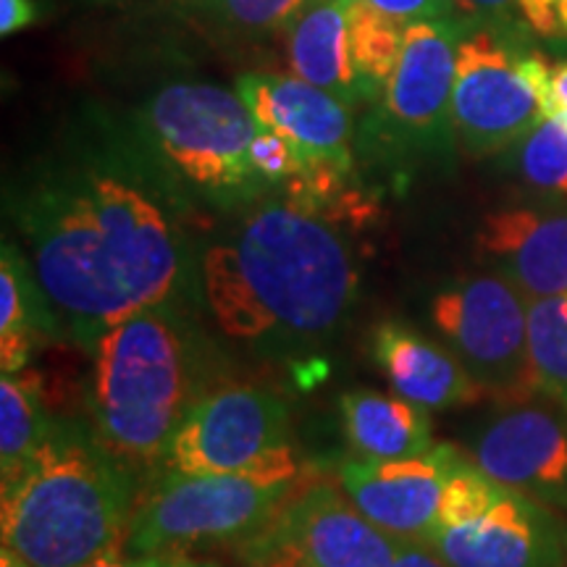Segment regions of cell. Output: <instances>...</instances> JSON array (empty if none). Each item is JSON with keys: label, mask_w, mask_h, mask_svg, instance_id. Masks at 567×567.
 I'll return each mask as SVG.
<instances>
[{"label": "cell", "mask_w": 567, "mask_h": 567, "mask_svg": "<svg viewBox=\"0 0 567 567\" xmlns=\"http://www.w3.org/2000/svg\"><path fill=\"white\" fill-rule=\"evenodd\" d=\"M184 184L145 137L95 124L6 193L59 334L92 352L105 331L176 305L195 274Z\"/></svg>", "instance_id": "cell-1"}, {"label": "cell", "mask_w": 567, "mask_h": 567, "mask_svg": "<svg viewBox=\"0 0 567 567\" xmlns=\"http://www.w3.org/2000/svg\"><path fill=\"white\" fill-rule=\"evenodd\" d=\"M203 292L226 337L260 347L329 339L358 295L350 247L316 213L266 200L200 260Z\"/></svg>", "instance_id": "cell-2"}, {"label": "cell", "mask_w": 567, "mask_h": 567, "mask_svg": "<svg viewBox=\"0 0 567 567\" xmlns=\"http://www.w3.org/2000/svg\"><path fill=\"white\" fill-rule=\"evenodd\" d=\"M0 486L3 547L32 567H84L124 549L137 509V476L76 421H55L30 463Z\"/></svg>", "instance_id": "cell-3"}, {"label": "cell", "mask_w": 567, "mask_h": 567, "mask_svg": "<svg viewBox=\"0 0 567 567\" xmlns=\"http://www.w3.org/2000/svg\"><path fill=\"white\" fill-rule=\"evenodd\" d=\"M90 425L137 476L161 465L193 402V350L176 305L126 318L92 347Z\"/></svg>", "instance_id": "cell-4"}, {"label": "cell", "mask_w": 567, "mask_h": 567, "mask_svg": "<svg viewBox=\"0 0 567 567\" xmlns=\"http://www.w3.org/2000/svg\"><path fill=\"white\" fill-rule=\"evenodd\" d=\"M302 478L289 444L245 471L161 476L134 509L124 549L132 555H184L203 544H239L279 513Z\"/></svg>", "instance_id": "cell-5"}, {"label": "cell", "mask_w": 567, "mask_h": 567, "mask_svg": "<svg viewBox=\"0 0 567 567\" xmlns=\"http://www.w3.org/2000/svg\"><path fill=\"white\" fill-rule=\"evenodd\" d=\"M140 130L184 187L216 208L258 203L274 189L250 158L258 124L237 90L166 84L142 109Z\"/></svg>", "instance_id": "cell-6"}, {"label": "cell", "mask_w": 567, "mask_h": 567, "mask_svg": "<svg viewBox=\"0 0 567 567\" xmlns=\"http://www.w3.org/2000/svg\"><path fill=\"white\" fill-rule=\"evenodd\" d=\"M467 30L457 19L405 24V42L384 95L360 132V151L408 172L415 163H450L457 132L452 90L457 48Z\"/></svg>", "instance_id": "cell-7"}, {"label": "cell", "mask_w": 567, "mask_h": 567, "mask_svg": "<svg viewBox=\"0 0 567 567\" xmlns=\"http://www.w3.org/2000/svg\"><path fill=\"white\" fill-rule=\"evenodd\" d=\"M431 318L486 400L499 408L536 400L528 297L513 281L486 274L450 284L431 302Z\"/></svg>", "instance_id": "cell-8"}, {"label": "cell", "mask_w": 567, "mask_h": 567, "mask_svg": "<svg viewBox=\"0 0 567 567\" xmlns=\"http://www.w3.org/2000/svg\"><path fill=\"white\" fill-rule=\"evenodd\" d=\"M400 542L373 526L344 492L302 478L237 551L250 567H392Z\"/></svg>", "instance_id": "cell-9"}, {"label": "cell", "mask_w": 567, "mask_h": 567, "mask_svg": "<svg viewBox=\"0 0 567 567\" xmlns=\"http://www.w3.org/2000/svg\"><path fill=\"white\" fill-rule=\"evenodd\" d=\"M289 444V410L268 389L226 386L187 410L161 460V476L245 471Z\"/></svg>", "instance_id": "cell-10"}, {"label": "cell", "mask_w": 567, "mask_h": 567, "mask_svg": "<svg viewBox=\"0 0 567 567\" xmlns=\"http://www.w3.org/2000/svg\"><path fill=\"white\" fill-rule=\"evenodd\" d=\"M515 42L494 30L467 32L457 48L452 118L473 158L505 153L544 122L542 105L517 71Z\"/></svg>", "instance_id": "cell-11"}, {"label": "cell", "mask_w": 567, "mask_h": 567, "mask_svg": "<svg viewBox=\"0 0 567 567\" xmlns=\"http://www.w3.org/2000/svg\"><path fill=\"white\" fill-rule=\"evenodd\" d=\"M450 567H567V534L534 496L496 481L463 520L434 526L423 538Z\"/></svg>", "instance_id": "cell-12"}, {"label": "cell", "mask_w": 567, "mask_h": 567, "mask_svg": "<svg viewBox=\"0 0 567 567\" xmlns=\"http://www.w3.org/2000/svg\"><path fill=\"white\" fill-rule=\"evenodd\" d=\"M471 457L509 488L567 513V413L523 402L499 408L471 436Z\"/></svg>", "instance_id": "cell-13"}, {"label": "cell", "mask_w": 567, "mask_h": 567, "mask_svg": "<svg viewBox=\"0 0 567 567\" xmlns=\"http://www.w3.org/2000/svg\"><path fill=\"white\" fill-rule=\"evenodd\" d=\"M457 446L434 444L423 455L400 460L350 457L337 467L342 492L373 526L421 544L439 520L446 473Z\"/></svg>", "instance_id": "cell-14"}, {"label": "cell", "mask_w": 567, "mask_h": 567, "mask_svg": "<svg viewBox=\"0 0 567 567\" xmlns=\"http://www.w3.org/2000/svg\"><path fill=\"white\" fill-rule=\"evenodd\" d=\"M237 95L252 113L258 130H274L300 151L305 168L331 166L354 174L350 105L300 76H237Z\"/></svg>", "instance_id": "cell-15"}, {"label": "cell", "mask_w": 567, "mask_h": 567, "mask_svg": "<svg viewBox=\"0 0 567 567\" xmlns=\"http://www.w3.org/2000/svg\"><path fill=\"white\" fill-rule=\"evenodd\" d=\"M476 247L528 300L567 295V210L488 213L478 226Z\"/></svg>", "instance_id": "cell-16"}, {"label": "cell", "mask_w": 567, "mask_h": 567, "mask_svg": "<svg viewBox=\"0 0 567 567\" xmlns=\"http://www.w3.org/2000/svg\"><path fill=\"white\" fill-rule=\"evenodd\" d=\"M373 360L392 389L425 410H450L486 400L463 363L405 323L386 321L373 334Z\"/></svg>", "instance_id": "cell-17"}, {"label": "cell", "mask_w": 567, "mask_h": 567, "mask_svg": "<svg viewBox=\"0 0 567 567\" xmlns=\"http://www.w3.org/2000/svg\"><path fill=\"white\" fill-rule=\"evenodd\" d=\"M350 6L352 0H305L284 32L292 74L352 109L363 97L350 55Z\"/></svg>", "instance_id": "cell-18"}, {"label": "cell", "mask_w": 567, "mask_h": 567, "mask_svg": "<svg viewBox=\"0 0 567 567\" xmlns=\"http://www.w3.org/2000/svg\"><path fill=\"white\" fill-rule=\"evenodd\" d=\"M347 442L358 457L400 460L434 446L429 410L400 394L358 389L339 396Z\"/></svg>", "instance_id": "cell-19"}, {"label": "cell", "mask_w": 567, "mask_h": 567, "mask_svg": "<svg viewBox=\"0 0 567 567\" xmlns=\"http://www.w3.org/2000/svg\"><path fill=\"white\" fill-rule=\"evenodd\" d=\"M45 339H61L24 250L6 239L0 250V371L21 373Z\"/></svg>", "instance_id": "cell-20"}, {"label": "cell", "mask_w": 567, "mask_h": 567, "mask_svg": "<svg viewBox=\"0 0 567 567\" xmlns=\"http://www.w3.org/2000/svg\"><path fill=\"white\" fill-rule=\"evenodd\" d=\"M55 417L42 405L40 386L27 373L0 379V484L11 481L51 436Z\"/></svg>", "instance_id": "cell-21"}, {"label": "cell", "mask_w": 567, "mask_h": 567, "mask_svg": "<svg viewBox=\"0 0 567 567\" xmlns=\"http://www.w3.org/2000/svg\"><path fill=\"white\" fill-rule=\"evenodd\" d=\"M405 42V24L363 0L350 6V55L363 103L375 105L392 80Z\"/></svg>", "instance_id": "cell-22"}, {"label": "cell", "mask_w": 567, "mask_h": 567, "mask_svg": "<svg viewBox=\"0 0 567 567\" xmlns=\"http://www.w3.org/2000/svg\"><path fill=\"white\" fill-rule=\"evenodd\" d=\"M528 350L538 394L567 413V295L528 300Z\"/></svg>", "instance_id": "cell-23"}, {"label": "cell", "mask_w": 567, "mask_h": 567, "mask_svg": "<svg viewBox=\"0 0 567 567\" xmlns=\"http://www.w3.org/2000/svg\"><path fill=\"white\" fill-rule=\"evenodd\" d=\"M517 174L538 193L567 200V132L544 118L513 147Z\"/></svg>", "instance_id": "cell-24"}, {"label": "cell", "mask_w": 567, "mask_h": 567, "mask_svg": "<svg viewBox=\"0 0 567 567\" xmlns=\"http://www.w3.org/2000/svg\"><path fill=\"white\" fill-rule=\"evenodd\" d=\"M210 6L239 30L266 32L284 30L305 0H210Z\"/></svg>", "instance_id": "cell-25"}, {"label": "cell", "mask_w": 567, "mask_h": 567, "mask_svg": "<svg viewBox=\"0 0 567 567\" xmlns=\"http://www.w3.org/2000/svg\"><path fill=\"white\" fill-rule=\"evenodd\" d=\"M250 158L258 174L271 184H287L292 176L305 172V161L297 147L284 134L274 130H258L250 145Z\"/></svg>", "instance_id": "cell-26"}, {"label": "cell", "mask_w": 567, "mask_h": 567, "mask_svg": "<svg viewBox=\"0 0 567 567\" xmlns=\"http://www.w3.org/2000/svg\"><path fill=\"white\" fill-rule=\"evenodd\" d=\"M452 13L465 30H471V24H476L478 30H494L502 38L515 42L520 38L523 21L517 13V0H452Z\"/></svg>", "instance_id": "cell-27"}, {"label": "cell", "mask_w": 567, "mask_h": 567, "mask_svg": "<svg viewBox=\"0 0 567 567\" xmlns=\"http://www.w3.org/2000/svg\"><path fill=\"white\" fill-rule=\"evenodd\" d=\"M517 13L536 38L567 45V0H517Z\"/></svg>", "instance_id": "cell-28"}, {"label": "cell", "mask_w": 567, "mask_h": 567, "mask_svg": "<svg viewBox=\"0 0 567 567\" xmlns=\"http://www.w3.org/2000/svg\"><path fill=\"white\" fill-rule=\"evenodd\" d=\"M386 17H392L402 24L410 21H429V19H455L452 13V0H363Z\"/></svg>", "instance_id": "cell-29"}, {"label": "cell", "mask_w": 567, "mask_h": 567, "mask_svg": "<svg viewBox=\"0 0 567 567\" xmlns=\"http://www.w3.org/2000/svg\"><path fill=\"white\" fill-rule=\"evenodd\" d=\"M84 567H216L213 563H197L187 555H132L126 549L109 551Z\"/></svg>", "instance_id": "cell-30"}, {"label": "cell", "mask_w": 567, "mask_h": 567, "mask_svg": "<svg viewBox=\"0 0 567 567\" xmlns=\"http://www.w3.org/2000/svg\"><path fill=\"white\" fill-rule=\"evenodd\" d=\"M38 21L34 0H0V34L11 38Z\"/></svg>", "instance_id": "cell-31"}, {"label": "cell", "mask_w": 567, "mask_h": 567, "mask_svg": "<svg viewBox=\"0 0 567 567\" xmlns=\"http://www.w3.org/2000/svg\"><path fill=\"white\" fill-rule=\"evenodd\" d=\"M392 567H450V565H446L439 555H434L429 547H423V544L405 542V538H402Z\"/></svg>", "instance_id": "cell-32"}, {"label": "cell", "mask_w": 567, "mask_h": 567, "mask_svg": "<svg viewBox=\"0 0 567 567\" xmlns=\"http://www.w3.org/2000/svg\"><path fill=\"white\" fill-rule=\"evenodd\" d=\"M544 118H557L567 111V61H555L551 66V87L544 103Z\"/></svg>", "instance_id": "cell-33"}, {"label": "cell", "mask_w": 567, "mask_h": 567, "mask_svg": "<svg viewBox=\"0 0 567 567\" xmlns=\"http://www.w3.org/2000/svg\"><path fill=\"white\" fill-rule=\"evenodd\" d=\"M0 567H32V565L27 563L19 551H13L11 547H3V551H0Z\"/></svg>", "instance_id": "cell-34"}]
</instances>
